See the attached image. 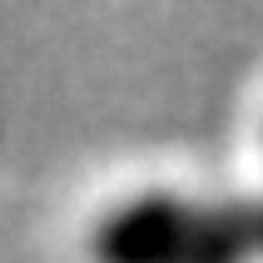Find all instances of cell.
<instances>
[{
  "label": "cell",
  "mask_w": 263,
  "mask_h": 263,
  "mask_svg": "<svg viewBox=\"0 0 263 263\" xmlns=\"http://www.w3.org/2000/svg\"><path fill=\"white\" fill-rule=\"evenodd\" d=\"M199 204H184L179 194H134L115 204L89 234L95 263H184Z\"/></svg>",
  "instance_id": "cell-1"
},
{
  "label": "cell",
  "mask_w": 263,
  "mask_h": 263,
  "mask_svg": "<svg viewBox=\"0 0 263 263\" xmlns=\"http://www.w3.org/2000/svg\"><path fill=\"white\" fill-rule=\"evenodd\" d=\"M253 219H258V253H263V204L253 209Z\"/></svg>",
  "instance_id": "cell-3"
},
{
  "label": "cell",
  "mask_w": 263,
  "mask_h": 263,
  "mask_svg": "<svg viewBox=\"0 0 263 263\" xmlns=\"http://www.w3.org/2000/svg\"><path fill=\"white\" fill-rule=\"evenodd\" d=\"M258 253V219L243 204H199L184 263H249Z\"/></svg>",
  "instance_id": "cell-2"
}]
</instances>
